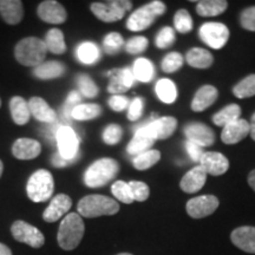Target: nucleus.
Wrapping results in <instances>:
<instances>
[{
  "label": "nucleus",
  "instance_id": "f257e3e1",
  "mask_svg": "<svg viewBox=\"0 0 255 255\" xmlns=\"http://www.w3.org/2000/svg\"><path fill=\"white\" fill-rule=\"evenodd\" d=\"M85 233V225L78 213H69L60 222L58 235L59 247L64 251H73L81 244Z\"/></svg>",
  "mask_w": 255,
  "mask_h": 255
},
{
  "label": "nucleus",
  "instance_id": "f03ea898",
  "mask_svg": "<svg viewBox=\"0 0 255 255\" xmlns=\"http://www.w3.org/2000/svg\"><path fill=\"white\" fill-rule=\"evenodd\" d=\"M119 210L120 205L117 201L104 195L84 196L77 205L78 214L88 219L115 215Z\"/></svg>",
  "mask_w": 255,
  "mask_h": 255
},
{
  "label": "nucleus",
  "instance_id": "7ed1b4c3",
  "mask_svg": "<svg viewBox=\"0 0 255 255\" xmlns=\"http://www.w3.org/2000/svg\"><path fill=\"white\" fill-rule=\"evenodd\" d=\"M120 164L116 159L104 157L94 162L84 174V182L89 188H101L117 176Z\"/></svg>",
  "mask_w": 255,
  "mask_h": 255
},
{
  "label": "nucleus",
  "instance_id": "20e7f679",
  "mask_svg": "<svg viewBox=\"0 0 255 255\" xmlns=\"http://www.w3.org/2000/svg\"><path fill=\"white\" fill-rule=\"evenodd\" d=\"M46 45L44 40L36 37H27L15 45L14 57L21 65L37 68L46 57Z\"/></svg>",
  "mask_w": 255,
  "mask_h": 255
},
{
  "label": "nucleus",
  "instance_id": "39448f33",
  "mask_svg": "<svg viewBox=\"0 0 255 255\" xmlns=\"http://www.w3.org/2000/svg\"><path fill=\"white\" fill-rule=\"evenodd\" d=\"M167 11V6L163 1L154 0L142 7L137 8L130 14L127 21V28L132 32L144 31L149 28L155 21L156 18L163 15Z\"/></svg>",
  "mask_w": 255,
  "mask_h": 255
},
{
  "label": "nucleus",
  "instance_id": "423d86ee",
  "mask_svg": "<svg viewBox=\"0 0 255 255\" xmlns=\"http://www.w3.org/2000/svg\"><path fill=\"white\" fill-rule=\"evenodd\" d=\"M55 182L52 174L45 169H39L31 175L26 184L28 199L33 202H45L53 194Z\"/></svg>",
  "mask_w": 255,
  "mask_h": 255
},
{
  "label": "nucleus",
  "instance_id": "0eeeda50",
  "mask_svg": "<svg viewBox=\"0 0 255 255\" xmlns=\"http://www.w3.org/2000/svg\"><path fill=\"white\" fill-rule=\"evenodd\" d=\"M132 7V2L128 0H109V1L92 2L91 12L104 23H114L122 19Z\"/></svg>",
  "mask_w": 255,
  "mask_h": 255
},
{
  "label": "nucleus",
  "instance_id": "6e6552de",
  "mask_svg": "<svg viewBox=\"0 0 255 255\" xmlns=\"http://www.w3.org/2000/svg\"><path fill=\"white\" fill-rule=\"evenodd\" d=\"M200 39L215 50L222 49L229 39V30L222 23H205L199 30Z\"/></svg>",
  "mask_w": 255,
  "mask_h": 255
},
{
  "label": "nucleus",
  "instance_id": "1a4fd4ad",
  "mask_svg": "<svg viewBox=\"0 0 255 255\" xmlns=\"http://www.w3.org/2000/svg\"><path fill=\"white\" fill-rule=\"evenodd\" d=\"M56 142L58 145V154L70 162L76 161L79 151V139L75 130L68 126H62L57 131Z\"/></svg>",
  "mask_w": 255,
  "mask_h": 255
},
{
  "label": "nucleus",
  "instance_id": "9d476101",
  "mask_svg": "<svg viewBox=\"0 0 255 255\" xmlns=\"http://www.w3.org/2000/svg\"><path fill=\"white\" fill-rule=\"evenodd\" d=\"M11 233L15 241L26 244L32 248H40L45 242V238L39 229L20 220L13 222Z\"/></svg>",
  "mask_w": 255,
  "mask_h": 255
},
{
  "label": "nucleus",
  "instance_id": "9b49d317",
  "mask_svg": "<svg viewBox=\"0 0 255 255\" xmlns=\"http://www.w3.org/2000/svg\"><path fill=\"white\" fill-rule=\"evenodd\" d=\"M156 141V137L152 131L150 124L146 122L143 126L136 128L135 135L127 146L128 154L131 156H137L143 152L150 150V148L154 145Z\"/></svg>",
  "mask_w": 255,
  "mask_h": 255
},
{
  "label": "nucleus",
  "instance_id": "f8f14e48",
  "mask_svg": "<svg viewBox=\"0 0 255 255\" xmlns=\"http://www.w3.org/2000/svg\"><path fill=\"white\" fill-rule=\"evenodd\" d=\"M220 201L214 195H202L193 197L187 202L188 215L193 219H203L212 215L219 208Z\"/></svg>",
  "mask_w": 255,
  "mask_h": 255
},
{
  "label": "nucleus",
  "instance_id": "ddd939ff",
  "mask_svg": "<svg viewBox=\"0 0 255 255\" xmlns=\"http://www.w3.org/2000/svg\"><path fill=\"white\" fill-rule=\"evenodd\" d=\"M183 132L188 142L194 143L201 148L213 145L215 142V133L213 129L203 123L193 122L187 124Z\"/></svg>",
  "mask_w": 255,
  "mask_h": 255
},
{
  "label": "nucleus",
  "instance_id": "4468645a",
  "mask_svg": "<svg viewBox=\"0 0 255 255\" xmlns=\"http://www.w3.org/2000/svg\"><path fill=\"white\" fill-rule=\"evenodd\" d=\"M38 17L49 24H63L68 19L64 6L55 0H46L40 2L37 9Z\"/></svg>",
  "mask_w": 255,
  "mask_h": 255
},
{
  "label": "nucleus",
  "instance_id": "2eb2a0df",
  "mask_svg": "<svg viewBox=\"0 0 255 255\" xmlns=\"http://www.w3.org/2000/svg\"><path fill=\"white\" fill-rule=\"evenodd\" d=\"M200 165L205 169L207 175H213V176H221L227 173L229 169V161L225 155L221 152L208 151L202 155L200 159Z\"/></svg>",
  "mask_w": 255,
  "mask_h": 255
},
{
  "label": "nucleus",
  "instance_id": "dca6fc26",
  "mask_svg": "<svg viewBox=\"0 0 255 255\" xmlns=\"http://www.w3.org/2000/svg\"><path fill=\"white\" fill-rule=\"evenodd\" d=\"M72 206L71 197L66 195V194H58L53 197L52 201L47 208L44 210L43 219L44 221L52 223L58 221V220L69 212Z\"/></svg>",
  "mask_w": 255,
  "mask_h": 255
},
{
  "label": "nucleus",
  "instance_id": "f3484780",
  "mask_svg": "<svg viewBox=\"0 0 255 255\" xmlns=\"http://www.w3.org/2000/svg\"><path fill=\"white\" fill-rule=\"evenodd\" d=\"M250 123L246 120H238L222 129L221 139L225 144H237L250 135Z\"/></svg>",
  "mask_w": 255,
  "mask_h": 255
},
{
  "label": "nucleus",
  "instance_id": "a211bd4d",
  "mask_svg": "<svg viewBox=\"0 0 255 255\" xmlns=\"http://www.w3.org/2000/svg\"><path fill=\"white\" fill-rule=\"evenodd\" d=\"M231 240L234 246L246 253L255 254V227L242 226L232 232Z\"/></svg>",
  "mask_w": 255,
  "mask_h": 255
},
{
  "label": "nucleus",
  "instance_id": "6ab92c4d",
  "mask_svg": "<svg viewBox=\"0 0 255 255\" xmlns=\"http://www.w3.org/2000/svg\"><path fill=\"white\" fill-rule=\"evenodd\" d=\"M207 181V173L201 165H196L184 175L180 182V188L184 193L194 194L201 190Z\"/></svg>",
  "mask_w": 255,
  "mask_h": 255
},
{
  "label": "nucleus",
  "instance_id": "aec40b11",
  "mask_svg": "<svg viewBox=\"0 0 255 255\" xmlns=\"http://www.w3.org/2000/svg\"><path fill=\"white\" fill-rule=\"evenodd\" d=\"M218 97V89L213 87V85H203L196 91L193 101H191V110L195 111V113L205 111L215 103Z\"/></svg>",
  "mask_w": 255,
  "mask_h": 255
},
{
  "label": "nucleus",
  "instance_id": "412c9836",
  "mask_svg": "<svg viewBox=\"0 0 255 255\" xmlns=\"http://www.w3.org/2000/svg\"><path fill=\"white\" fill-rule=\"evenodd\" d=\"M30 113L34 119L44 123L53 124L57 121L56 111L46 103L45 100L41 97H32L28 101Z\"/></svg>",
  "mask_w": 255,
  "mask_h": 255
},
{
  "label": "nucleus",
  "instance_id": "4be33fe9",
  "mask_svg": "<svg viewBox=\"0 0 255 255\" xmlns=\"http://www.w3.org/2000/svg\"><path fill=\"white\" fill-rule=\"evenodd\" d=\"M41 151L40 143L32 138H19L12 145V154L18 159H33Z\"/></svg>",
  "mask_w": 255,
  "mask_h": 255
},
{
  "label": "nucleus",
  "instance_id": "5701e85b",
  "mask_svg": "<svg viewBox=\"0 0 255 255\" xmlns=\"http://www.w3.org/2000/svg\"><path fill=\"white\" fill-rule=\"evenodd\" d=\"M0 14L9 25L20 23L24 17L23 2L20 0H0Z\"/></svg>",
  "mask_w": 255,
  "mask_h": 255
},
{
  "label": "nucleus",
  "instance_id": "b1692460",
  "mask_svg": "<svg viewBox=\"0 0 255 255\" xmlns=\"http://www.w3.org/2000/svg\"><path fill=\"white\" fill-rule=\"evenodd\" d=\"M149 124L157 141V139H165L173 135L177 128V120L171 116L156 117L149 121Z\"/></svg>",
  "mask_w": 255,
  "mask_h": 255
},
{
  "label": "nucleus",
  "instance_id": "393cba45",
  "mask_svg": "<svg viewBox=\"0 0 255 255\" xmlns=\"http://www.w3.org/2000/svg\"><path fill=\"white\" fill-rule=\"evenodd\" d=\"M9 111H11L12 120L18 126H25L28 123L31 117L28 102L20 96H14L9 101Z\"/></svg>",
  "mask_w": 255,
  "mask_h": 255
},
{
  "label": "nucleus",
  "instance_id": "a878e982",
  "mask_svg": "<svg viewBox=\"0 0 255 255\" xmlns=\"http://www.w3.org/2000/svg\"><path fill=\"white\" fill-rule=\"evenodd\" d=\"M65 73V65L57 60L44 62L33 70V76L38 79L49 81V79L59 78Z\"/></svg>",
  "mask_w": 255,
  "mask_h": 255
},
{
  "label": "nucleus",
  "instance_id": "bb28decb",
  "mask_svg": "<svg viewBox=\"0 0 255 255\" xmlns=\"http://www.w3.org/2000/svg\"><path fill=\"white\" fill-rule=\"evenodd\" d=\"M186 60L191 68L208 69L214 63V57L208 51L201 47H193L187 52Z\"/></svg>",
  "mask_w": 255,
  "mask_h": 255
},
{
  "label": "nucleus",
  "instance_id": "cd10ccee",
  "mask_svg": "<svg viewBox=\"0 0 255 255\" xmlns=\"http://www.w3.org/2000/svg\"><path fill=\"white\" fill-rule=\"evenodd\" d=\"M196 4V12L201 17H215L222 14L228 8V2L226 0H203Z\"/></svg>",
  "mask_w": 255,
  "mask_h": 255
},
{
  "label": "nucleus",
  "instance_id": "c85d7f7f",
  "mask_svg": "<svg viewBox=\"0 0 255 255\" xmlns=\"http://www.w3.org/2000/svg\"><path fill=\"white\" fill-rule=\"evenodd\" d=\"M240 116H241L240 105L229 104L213 116V122H214L215 126L225 128L226 126H228V124L240 120Z\"/></svg>",
  "mask_w": 255,
  "mask_h": 255
},
{
  "label": "nucleus",
  "instance_id": "c756f323",
  "mask_svg": "<svg viewBox=\"0 0 255 255\" xmlns=\"http://www.w3.org/2000/svg\"><path fill=\"white\" fill-rule=\"evenodd\" d=\"M155 91L159 101L163 102L165 104H171L176 101L177 98V89L176 85L174 84L173 81L168 78L159 79V81L156 83Z\"/></svg>",
  "mask_w": 255,
  "mask_h": 255
},
{
  "label": "nucleus",
  "instance_id": "7c9ffc66",
  "mask_svg": "<svg viewBox=\"0 0 255 255\" xmlns=\"http://www.w3.org/2000/svg\"><path fill=\"white\" fill-rule=\"evenodd\" d=\"M44 43H45L47 51L55 53V55H62L66 51L64 34L59 28H51L47 31Z\"/></svg>",
  "mask_w": 255,
  "mask_h": 255
},
{
  "label": "nucleus",
  "instance_id": "2f4dec72",
  "mask_svg": "<svg viewBox=\"0 0 255 255\" xmlns=\"http://www.w3.org/2000/svg\"><path fill=\"white\" fill-rule=\"evenodd\" d=\"M132 72L136 81L148 83L154 78L155 69L150 60H148L146 58H138L135 60V64H133Z\"/></svg>",
  "mask_w": 255,
  "mask_h": 255
},
{
  "label": "nucleus",
  "instance_id": "473e14b6",
  "mask_svg": "<svg viewBox=\"0 0 255 255\" xmlns=\"http://www.w3.org/2000/svg\"><path fill=\"white\" fill-rule=\"evenodd\" d=\"M76 55H77L79 62L87 64V65L97 63L101 56L98 46L95 43H91V41L82 43L81 45H78L77 50H76Z\"/></svg>",
  "mask_w": 255,
  "mask_h": 255
},
{
  "label": "nucleus",
  "instance_id": "72a5a7b5",
  "mask_svg": "<svg viewBox=\"0 0 255 255\" xmlns=\"http://www.w3.org/2000/svg\"><path fill=\"white\" fill-rule=\"evenodd\" d=\"M102 115V108L98 104H79L75 108L71 114V119L77 121H90L100 117Z\"/></svg>",
  "mask_w": 255,
  "mask_h": 255
},
{
  "label": "nucleus",
  "instance_id": "f704fd0d",
  "mask_svg": "<svg viewBox=\"0 0 255 255\" xmlns=\"http://www.w3.org/2000/svg\"><path fill=\"white\" fill-rule=\"evenodd\" d=\"M161 159V152L155 149L143 152L133 157L132 164L137 170H146V169L151 168Z\"/></svg>",
  "mask_w": 255,
  "mask_h": 255
},
{
  "label": "nucleus",
  "instance_id": "c9c22d12",
  "mask_svg": "<svg viewBox=\"0 0 255 255\" xmlns=\"http://www.w3.org/2000/svg\"><path fill=\"white\" fill-rule=\"evenodd\" d=\"M233 94L238 98H250L255 96V75H250L233 88Z\"/></svg>",
  "mask_w": 255,
  "mask_h": 255
},
{
  "label": "nucleus",
  "instance_id": "e433bc0d",
  "mask_svg": "<svg viewBox=\"0 0 255 255\" xmlns=\"http://www.w3.org/2000/svg\"><path fill=\"white\" fill-rule=\"evenodd\" d=\"M77 81V85L79 89V94L87 98H94L98 95V87L96 85V83L92 81L90 76L85 75V73H81L76 78Z\"/></svg>",
  "mask_w": 255,
  "mask_h": 255
},
{
  "label": "nucleus",
  "instance_id": "4c0bfd02",
  "mask_svg": "<svg viewBox=\"0 0 255 255\" xmlns=\"http://www.w3.org/2000/svg\"><path fill=\"white\" fill-rule=\"evenodd\" d=\"M110 81L108 84V91L113 95H121L123 92H127L128 89L124 85L123 79H122V69H114L111 71L108 72Z\"/></svg>",
  "mask_w": 255,
  "mask_h": 255
},
{
  "label": "nucleus",
  "instance_id": "58836bf2",
  "mask_svg": "<svg viewBox=\"0 0 255 255\" xmlns=\"http://www.w3.org/2000/svg\"><path fill=\"white\" fill-rule=\"evenodd\" d=\"M124 45V39L119 32H110L104 37L103 47L108 55H116L119 53Z\"/></svg>",
  "mask_w": 255,
  "mask_h": 255
},
{
  "label": "nucleus",
  "instance_id": "ea45409f",
  "mask_svg": "<svg viewBox=\"0 0 255 255\" xmlns=\"http://www.w3.org/2000/svg\"><path fill=\"white\" fill-rule=\"evenodd\" d=\"M174 25L175 28L180 33H189L193 30V19L187 9H178L174 15Z\"/></svg>",
  "mask_w": 255,
  "mask_h": 255
},
{
  "label": "nucleus",
  "instance_id": "a19ab883",
  "mask_svg": "<svg viewBox=\"0 0 255 255\" xmlns=\"http://www.w3.org/2000/svg\"><path fill=\"white\" fill-rule=\"evenodd\" d=\"M111 191H113L114 196L121 202L130 205L133 202V197L131 189H130L129 183L124 182V181H116L113 186H111Z\"/></svg>",
  "mask_w": 255,
  "mask_h": 255
},
{
  "label": "nucleus",
  "instance_id": "79ce46f5",
  "mask_svg": "<svg viewBox=\"0 0 255 255\" xmlns=\"http://www.w3.org/2000/svg\"><path fill=\"white\" fill-rule=\"evenodd\" d=\"M182 65H183L182 55L176 52V51H174V52L168 53V55L164 57L163 60H162L161 68L164 72L173 73L182 68Z\"/></svg>",
  "mask_w": 255,
  "mask_h": 255
},
{
  "label": "nucleus",
  "instance_id": "37998d69",
  "mask_svg": "<svg viewBox=\"0 0 255 255\" xmlns=\"http://www.w3.org/2000/svg\"><path fill=\"white\" fill-rule=\"evenodd\" d=\"M175 39H176V37H175L173 28L170 26H164L156 36L155 44L158 49H168V47L174 45Z\"/></svg>",
  "mask_w": 255,
  "mask_h": 255
},
{
  "label": "nucleus",
  "instance_id": "c03bdc74",
  "mask_svg": "<svg viewBox=\"0 0 255 255\" xmlns=\"http://www.w3.org/2000/svg\"><path fill=\"white\" fill-rule=\"evenodd\" d=\"M148 45L149 41L145 37L136 36L130 38L126 43L124 47H126V51L128 53H130V55H138V53L144 52Z\"/></svg>",
  "mask_w": 255,
  "mask_h": 255
},
{
  "label": "nucleus",
  "instance_id": "a18cd8bd",
  "mask_svg": "<svg viewBox=\"0 0 255 255\" xmlns=\"http://www.w3.org/2000/svg\"><path fill=\"white\" fill-rule=\"evenodd\" d=\"M123 136V130L122 128L117 124H110L105 128L103 132V141L105 144L108 145H115L117 144Z\"/></svg>",
  "mask_w": 255,
  "mask_h": 255
},
{
  "label": "nucleus",
  "instance_id": "49530a36",
  "mask_svg": "<svg viewBox=\"0 0 255 255\" xmlns=\"http://www.w3.org/2000/svg\"><path fill=\"white\" fill-rule=\"evenodd\" d=\"M130 189H131L133 201H138V202H143V201L148 200L149 195H150V189H149L148 184L141 181H131L129 182Z\"/></svg>",
  "mask_w": 255,
  "mask_h": 255
},
{
  "label": "nucleus",
  "instance_id": "de8ad7c7",
  "mask_svg": "<svg viewBox=\"0 0 255 255\" xmlns=\"http://www.w3.org/2000/svg\"><path fill=\"white\" fill-rule=\"evenodd\" d=\"M81 96L82 95L79 94L78 91H75V90L71 91L68 95L66 102L63 105V116L66 121H70L73 109L81 103Z\"/></svg>",
  "mask_w": 255,
  "mask_h": 255
},
{
  "label": "nucleus",
  "instance_id": "09e8293b",
  "mask_svg": "<svg viewBox=\"0 0 255 255\" xmlns=\"http://www.w3.org/2000/svg\"><path fill=\"white\" fill-rule=\"evenodd\" d=\"M240 24L245 30L255 32V6H252L241 12Z\"/></svg>",
  "mask_w": 255,
  "mask_h": 255
},
{
  "label": "nucleus",
  "instance_id": "8fccbe9b",
  "mask_svg": "<svg viewBox=\"0 0 255 255\" xmlns=\"http://www.w3.org/2000/svg\"><path fill=\"white\" fill-rule=\"evenodd\" d=\"M143 98H135L129 105V109H128V119L130 121H137L141 119L143 114Z\"/></svg>",
  "mask_w": 255,
  "mask_h": 255
},
{
  "label": "nucleus",
  "instance_id": "3c124183",
  "mask_svg": "<svg viewBox=\"0 0 255 255\" xmlns=\"http://www.w3.org/2000/svg\"><path fill=\"white\" fill-rule=\"evenodd\" d=\"M129 100L127 97H124L122 95H114L113 97L109 98V107L114 111H123L129 107Z\"/></svg>",
  "mask_w": 255,
  "mask_h": 255
},
{
  "label": "nucleus",
  "instance_id": "603ef678",
  "mask_svg": "<svg viewBox=\"0 0 255 255\" xmlns=\"http://www.w3.org/2000/svg\"><path fill=\"white\" fill-rule=\"evenodd\" d=\"M186 150L188 152V155L190 156L191 161L194 162H200L201 157H202V155L205 154L203 152V148H201V146L194 144V143L191 142H186Z\"/></svg>",
  "mask_w": 255,
  "mask_h": 255
},
{
  "label": "nucleus",
  "instance_id": "864d4df0",
  "mask_svg": "<svg viewBox=\"0 0 255 255\" xmlns=\"http://www.w3.org/2000/svg\"><path fill=\"white\" fill-rule=\"evenodd\" d=\"M122 79H123V83L124 85L128 89H130L132 87L133 84H135V76H133V72H132V69L130 68H126V69H122Z\"/></svg>",
  "mask_w": 255,
  "mask_h": 255
},
{
  "label": "nucleus",
  "instance_id": "5fc2aeb1",
  "mask_svg": "<svg viewBox=\"0 0 255 255\" xmlns=\"http://www.w3.org/2000/svg\"><path fill=\"white\" fill-rule=\"evenodd\" d=\"M51 162H52V164L55 165V167H58V168L66 167V165H69L70 163H72V162L68 161V159L63 158L62 156L58 154V152H57V154H53L52 155V157H51Z\"/></svg>",
  "mask_w": 255,
  "mask_h": 255
},
{
  "label": "nucleus",
  "instance_id": "6e6d98bb",
  "mask_svg": "<svg viewBox=\"0 0 255 255\" xmlns=\"http://www.w3.org/2000/svg\"><path fill=\"white\" fill-rule=\"evenodd\" d=\"M248 184H250L252 189H253L255 191V169L254 170H252L250 175H248Z\"/></svg>",
  "mask_w": 255,
  "mask_h": 255
},
{
  "label": "nucleus",
  "instance_id": "4d7b16f0",
  "mask_svg": "<svg viewBox=\"0 0 255 255\" xmlns=\"http://www.w3.org/2000/svg\"><path fill=\"white\" fill-rule=\"evenodd\" d=\"M250 128H251L250 135L252 137V139H253V141H255V113L253 114V116H252V120H251V123H250Z\"/></svg>",
  "mask_w": 255,
  "mask_h": 255
},
{
  "label": "nucleus",
  "instance_id": "13d9d810",
  "mask_svg": "<svg viewBox=\"0 0 255 255\" xmlns=\"http://www.w3.org/2000/svg\"><path fill=\"white\" fill-rule=\"evenodd\" d=\"M0 255H12V252L4 244H0Z\"/></svg>",
  "mask_w": 255,
  "mask_h": 255
},
{
  "label": "nucleus",
  "instance_id": "bf43d9fd",
  "mask_svg": "<svg viewBox=\"0 0 255 255\" xmlns=\"http://www.w3.org/2000/svg\"><path fill=\"white\" fill-rule=\"evenodd\" d=\"M2 170H4V164H2L1 159H0V177H1L2 175Z\"/></svg>",
  "mask_w": 255,
  "mask_h": 255
},
{
  "label": "nucleus",
  "instance_id": "052dcab7",
  "mask_svg": "<svg viewBox=\"0 0 255 255\" xmlns=\"http://www.w3.org/2000/svg\"><path fill=\"white\" fill-rule=\"evenodd\" d=\"M117 255H132V254H130V253H120V254H117Z\"/></svg>",
  "mask_w": 255,
  "mask_h": 255
},
{
  "label": "nucleus",
  "instance_id": "680f3d73",
  "mask_svg": "<svg viewBox=\"0 0 255 255\" xmlns=\"http://www.w3.org/2000/svg\"><path fill=\"white\" fill-rule=\"evenodd\" d=\"M0 107H1V100H0Z\"/></svg>",
  "mask_w": 255,
  "mask_h": 255
}]
</instances>
